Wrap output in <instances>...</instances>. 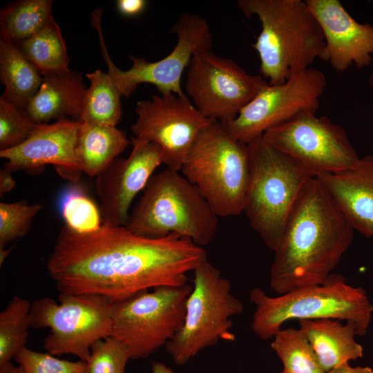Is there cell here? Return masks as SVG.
I'll return each instance as SVG.
<instances>
[{"label":"cell","mask_w":373,"mask_h":373,"mask_svg":"<svg viewBox=\"0 0 373 373\" xmlns=\"http://www.w3.org/2000/svg\"><path fill=\"white\" fill-rule=\"evenodd\" d=\"M249 299L255 305L251 328L262 340L273 338L283 325L290 320L319 318L352 321L356 325L357 335L363 336L373 312V305L364 289L347 285L341 275L335 274L322 284L301 287L276 297L254 287Z\"/></svg>","instance_id":"cell-4"},{"label":"cell","mask_w":373,"mask_h":373,"mask_svg":"<svg viewBox=\"0 0 373 373\" xmlns=\"http://www.w3.org/2000/svg\"><path fill=\"white\" fill-rule=\"evenodd\" d=\"M0 373H26V371L21 365L15 366L9 361L0 365Z\"/></svg>","instance_id":"cell-37"},{"label":"cell","mask_w":373,"mask_h":373,"mask_svg":"<svg viewBox=\"0 0 373 373\" xmlns=\"http://www.w3.org/2000/svg\"><path fill=\"white\" fill-rule=\"evenodd\" d=\"M271 347L286 373H325L300 329H280L274 336Z\"/></svg>","instance_id":"cell-27"},{"label":"cell","mask_w":373,"mask_h":373,"mask_svg":"<svg viewBox=\"0 0 373 373\" xmlns=\"http://www.w3.org/2000/svg\"><path fill=\"white\" fill-rule=\"evenodd\" d=\"M90 85L80 122L116 126L122 118L121 94L108 73L97 69L87 73Z\"/></svg>","instance_id":"cell-24"},{"label":"cell","mask_w":373,"mask_h":373,"mask_svg":"<svg viewBox=\"0 0 373 373\" xmlns=\"http://www.w3.org/2000/svg\"><path fill=\"white\" fill-rule=\"evenodd\" d=\"M163 163L162 151L158 145L133 138L130 155L115 159L97 176L102 224L126 225L132 202Z\"/></svg>","instance_id":"cell-16"},{"label":"cell","mask_w":373,"mask_h":373,"mask_svg":"<svg viewBox=\"0 0 373 373\" xmlns=\"http://www.w3.org/2000/svg\"><path fill=\"white\" fill-rule=\"evenodd\" d=\"M238 6L246 17L256 16L260 21L261 31L251 47L269 84H283L321 59L324 37L305 1L240 0Z\"/></svg>","instance_id":"cell-3"},{"label":"cell","mask_w":373,"mask_h":373,"mask_svg":"<svg viewBox=\"0 0 373 373\" xmlns=\"http://www.w3.org/2000/svg\"><path fill=\"white\" fill-rule=\"evenodd\" d=\"M10 250L8 249H0V264L1 265L4 262L5 259L6 258L7 256L9 254Z\"/></svg>","instance_id":"cell-39"},{"label":"cell","mask_w":373,"mask_h":373,"mask_svg":"<svg viewBox=\"0 0 373 373\" xmlns=\"http://www.w3.org/2000/svg\"><path fill=\"white\" fill-rule=\"evenodd\" d=\"M50 0H21L1 12V38L15 43L41 30L52 17Z\"/></svg>","instance_id":"cell-26"},{"label":"cell","mask_w":373,"mask_h":373,"mask_svg":"<svg viewBox=\"0 0 373 373\" xmlns=\"http://www.w3.org/2000/svg\"><path fill=\"white\" fill-rule=\"evenodd\" d=\"M218 216L240 214L249 175L247 145L212 120L198 133L180 169Z\"/></svg>","instance_id":"cell-7"},{"label":"cell","mask_w":373,"mask_h":373,"mask_svg":"<svg viewBox=\"0 0 373 373\" xmlns=\"http://www.w3.org/2000/svg\"><path fill=\"white\" fill-rule=\"evenodd\" d=\"M368 82L370 86L373 88V73L370 75Z\"/></svg>","instance_id":"cell-40"},{"label":"cell","mask_w":373,"mask_h":373,"mask_svg":"<svg viewBox=\"0 0 373 373\" xmlns=\"http://www.w3.org/2000/svg\"><path fill=\"white\" fill-rule=\"evenodd\" d=\"M207 260L202 247L174 233L149 238L106 224L81 233L64 224L46 268L59 293L98 294L113 302L185 285L187 274Z\"/></svg>","instance_id":"cell-1"},{"label":"cell","mask_w":373,"mask_h":373,"mask_svg":"<svg viewBox=\"0 0 373 373\" xmlns=\"http://www.w3.org/2000/svg\"><path fill=\"white\" fill-rule=\"evenodd\" d=\"M37 124L24 110L0 97V151L15 147L32 133Z\"/></svg>","instance_id":"cell-31"},{"label":"cell","mask_w":373,"mask_h":373,"mask_svg":"<svg viewBox=\"0 0 373 373\" xmlns=\"http://www.w3.org/2000/svg\"><path fill=\"white\" fill-rule=\"evenodd\" d=\"M147 1L145 0H117L116 7L118 12L125 17H135L145 9Z\"/></svg>","instance_id":"cell-34"},{"label":"cell","mask_w":373,"mask_h":373,"mask_svg":"<svg viewBox=\"0 0 373 373\" xmlns=\"http://www.w3.org/2000/svg\"><path fill=\"white\" fill-rule=\"evenodd\" d=\"M128 144L126 133L116 126L80 122L75 145L79 170L97 177Z\"/></svg>","instance_id":"cell-22"},{"label":"cell","mask_w":373,"mask_h":373,"mask_svg":"<svg viewBox=\"0 0 373 373\" xmlns=\"http://www.w3.org/2000/svg\"><path fill=\"white\" fill-rule=\"evenodd\" d=\"M325 41L321 59L336 71L369 66L373 56V25L356 21L338 0H305Z\"/></svg>","instance_id":"cell-18"},{"label":"cell","mask_w":373,"mask_h":373,"mask_svg":"<svg viewBox=\"0 0 373 373\" xmlns=\"http://www.w3.org/2000/svg\"><path fill=\"white\" fill-rule=\"evenodd\" d=\"M15 44L43 76L70 70L66 42L53 17L39 32Z\"/></svg>","instance_id":"cell-25"},{"label":"cell","mask_w":373,"mask_h":373,"mask_svg":"<svg viewBox=\"0 0 373 373\" xmlns=\"http://www.w3.org/2000/svg\"><path fill=\"white\" fill-rule=\"evenodd\" d=\"M137 119L131 127L133 139L158 145L167 167L180 171L200 131L212 120L205 117L187 97L153 95L138 101Z\"/></svg>","instance_id":"cell-15"},{"label":"cell","mask_w":373,"mask_h":373,"mask_svg":"<svg viewBox=\"0 0 373 373\" xmlns=\"http://www.w3.org/2000/svg\"><path fill=\"white\" fill-rule=\"evenodd\" d=\"M280 373H286V372L283 370V371L282 372H280Z\"/></svg>","instance_id":"cell-42"},{"label":"cell","mask_w":373,"mask_h":373,"mask_svg":"<svg viewBox=\"0 0 373 373\" xmlns=\"http://www.w3.org/2000/svg\"><path fill=\"white\" fill-rule=\"evenodd\" d=\"M218 217L195 185L166 167L152 175L125 227L149 238L177 234L202 247L214 238Z\"/></svg>","instance_id":"cell-5"},{"label":"cell","mask_w":373,"mask_h":373,"mask_svg":"<svg viewBox=\"0 0 373 373\" xmlns=\"http://www.w3.org/2000/svg\"><path fill=\"white\" fill-rule=\"evenodd\" d=\"M327 84L325 75L310 67L283 84H268L234 119L221 124L233 138L247 144L300 114L316 113Z\"/></svg>","instance_id":"cell-14"},{"label":"cell","mask_w":373,"mask_h":373,"mask_svg":"<svg viewBox=\"0 0 373 373\" xmlns=\"http://www.w3.org/2000/svg\"><path fill=\"white\" fill-rule=\"evenodd\" d=\"M325 373H373V370L368 367H352L345 363Z\"/></svg>","instance_id":"cell-36"},{"label":"cell","mask_w":373,"mask_h":373,"mask_svg":"<svg viewBox=\"0 0 373 373\" xmlns=\"http://www.w3.org/2000/svg\"><path fill=\"white\" fill-rule=\"evenodd\" d=\"M192 287L162 286L111 303V336L130 359L146 358L173 338L182 325Z\"/></svg>","instance_id":"cell-10"},{"label":"cell","mask_w":373,"mask_h":373,"mask_svg":"<svg viewBox=\"0 0 373 373\" xmlns=\"http://www.w3.org/2000/svg\"><path fill=\"white\" fill-rule=\"evenodd\" d=\"M193 286L186 303L182 325L166 346L178 365H184L219 339L233 341L232 318L244 310L231 293L229 280L207 260L194 270Z\"/></svg>","instance_id":"cell-8"},{"label":"cell","mask_w":373,"mask_h":373,"mask_svg":"<svg viewBox=\"0 0 373 373\" xmlns=\"http://www.w3.org/2000/svg\"><path fill=\"white\" fill-rule=\"evenodd\" d=\"M59 303L50 297L32 303L30 327H49L43 346L51 355L73 354L86 362L92 345L111 336V303L91 294H62Z\"/></svg>","instance_id":"cell-9"},{"label":"cell","mask_w":373,"mask_h":373,"mask_svg":"<svg viewBox=\"0 0 373 373\" xmlns=\"http://www.w3.org/2000/svg\"><path fill=\"white\" fill-rule=\"evenodd\" d=\"M16 186L12 172L3 168L0 170V196L10 192Z\"/></svg>","instance_id":"cell-35"},{"label":"cell","mask_w":373,"mask_h":373,"mask_svg":"<svg viewBox=\"0 0 373 373\" xmlns=\"http://www.w3.org/2000/svg\"><path fill=\"white\" fill-rule=\"evenodd\" d=\"M26 373H86V362L61 360L49 353L23 348L14 358Z\"/></svg>","instance_id":"cell-33"},{"label":"cell","mask_w":373,"mask_h":373,"mask_svg":"<svg viewBox=\"0 0 373 373\" xmlns=\"http://www.w3.org/2000/svg\"><path fill=\"white\" fill-rule=\"evenodd\" d=\"M86 89L82 76L76 71L45 75L24 111L37 124L68 117L80 121Z\"/></svg>","instance_id":"cell-20"},{"label":"cell","mask_w":373,"mask_h":373,"mask_svg":"<svg viewBox=\"0 0 373 373\" xmlns=\"http://www.w3.org/2000/svg\"><path fill=\"white\" fill-rule=\"evenodd\" d=\"M60 211L66 226L81 233H90L102 225L99 208L79 186L68 188L60 200Z\"/></svg>","instance_id":"cell-29"},{"label":"cell","mask_w":373,"mask_h":373,"mask_svg":"<svg viewBox=\"0 0 373 373\" xmlns=\"http://www.w3.org/2000/svg\"><path fill=\"white\" fill-rule=\"evenodd\" d=\"M316 178L354 230L373 237V155L361 158L351 169Z\"/></svg>","instance_id":"cell-19"},{"label":"cell","mask_w":373,"mask_h":373,"mask_svg":"<svg viewBox=\"0 0 373 373\" xmlns=\"http://www.w3.org/2000/svg\"><path fill=\"white\" fill-rule=\"evenodd\" d=\"M354 233L320 180L310 178L274 251L271 289L281 295L323 283L351 245Z\"/></svg>","instance_id":"cell-2"},{"label":"cell","mask_w":373,"mask_h":373,"mask_svg":"<svg viewBox=\"0 0 373 373\" xmlns=\"http://www.w3.org/2000/svg\"><path fill=\"white\" fill-rule=\"evenodd\" d=\"M247 145L249 175L243 212L265 245L274 251L300 193L314 177L262 136Z\"/></svg>","instance_id":"cell-6"},{"label":"cell","mask_w":373,"mask_h":373,"mask_svg":"<svg viewBox=\"0 0 373 373\" xmlns=\"http://www.w3.org/2000/svg\"><path fill=\"white\" fill-rule=\"evenodd\" d=\"M0 74L5 86L3 96L25 110L38 91L43 75L13 41L0 40Z\"/></svg>","instance_id":"cell-23"},{"label":"cell","mask_w":373,"mask_h":373,"mask_svg":"<svg viewBox=\"0 0 373 373\" xmlns=\"http://www.w3.org/2000/svg\"><path fill=\"white\" fill-rule=\"evenodd\" d=\"M262 137L314 178L351 169L361 159L344 128L329 117L315 113L300 114L269 128Z\"/></svg>","instance_id":"cell-12"},{"label":"cell","mask_w":373,"mask_h":373,"mask_svg":"<svg viewBox=\"0 0 373 373\" xmlns=\"http://www.w3.org/2000/svg\"><path fill=\"white\" fill-rule=\"evenodd\" d=\"M151 370L152 373H174L171 368L160 362L153 363Z\"/></svg>","instance_id":"cell-38"},{"label":"cell","mask_w":373,"mask_h":373,"mask_svg":"<svg viewBox=\"0 0 373 373\" xmlns=\"http://www.w3.org/2000/svg\"><path fill=\"white\" fill-rule=\"evenodd\" d=\"M93 26L97 30L101 52L113 79L122 96L129 97L137 86L147 83L155 86L162 95L175 94L186 96L181 87V79L193 57L209 51L212 47V34L207 20L199 15L184 13L173 25L171 32L177 35V44L164 58L150 62L143 57L130 56L132 66L122 70L111 60L104 40L101 21L96 20Z\"/></svg>","instance_id":"cell-11"},{"label":"cell","mask_w":373,"mask_h":373,"mask_svg":"<svg viewBox=\"0 0 373 373\" xmlns=\"http://www.w3.org/2000/svg\"><path fill=\"white\" fill-rule=\"evenodd\" d=\"M31 305L15 296L0 313V365L11 361L26 347Z\"/></svg>","instance_id":"cell-28"},{"label":"cell","mask_w":373,"mask_h":373,"mask_svg":"<svg viewBox=\"0 0 373 373\" xmlns=\"http://www.w3.org/2000/svg\"><path fill=\"white\" fill-rule=\"evenodd\" d=\"M372 148L373 149V140H372Z\"/></svg>","instance_id":"cell-41"},{"label":"cell","mask_w":373,"mask_h":373,"mask_svg":"<svg viewBox=\"0 0 373 373\" xmlns=\"http://www.w3.org/2000/svg\"><path fill=\"white\" fill-rule=\"evenodd\" d=\"M269 84L231 59L211 50L195 55L186 72L185 88L205 117L224 122L234 119Z\"/></svg>","instance_id":"cell-13"},{"label":"cell","mask_w":373,"mask_h":373,"mask_svg":"<svg viewBox=\"0 0 373 373\" xmlns=\"http://www.w3.org/2000/svg\"><path fill=\"white\" fill-rule=\"evenodd\" d=\"M80 121L70 119L52 124L36 125L21 144L0 151L7 161L4 168L10 172L23 170L31 175L41 173L52 164L63 178L77 180L81 174L75 157V145Z\"/></svg>","instance_id":"cell-17"},{"label":"cell","mask_w":373,"mask_h":373,"mask_svg":"<svg viewBox=\"0 0 373 373\" xmlns=\"http://www.w3.org/2000/svg\"><path fill=\"white\" fill-rule=\"evenodd\" d=\"M299 329L312 347L325 372L363 356V347L355 336V324L333 318L298 321Z\"/></svg>","instance_id":"cell-21"},{"label":"cell","mask_w":373,"mask_h":373,"mask_svg":"<svg viewBox=\"0 0 373 373\" xmlns=\"http://www.w3.org/2000/svg\"><path fill=\"white\" fill-rule=\"evenodd\" d=\"M128 359L127 347L110 336L92 345L86 373H125Z\"/></svg>","instance_id":"cell-32"},{"label":"cell","mask_w":373,"mask_h":373,"mask_svg":"<svg viewBox=\"0 0 373 373\" xmlns=\"http://www.w3.org/2000/svg\"><path fill=\"white\" fill-rule=\"evenodd\" d=\"M39 203L29 204L25 200L0 203V249L24 236L34 218L42 209Z\"/></svg>","instance_id":"cell-30"}]
</instances>
